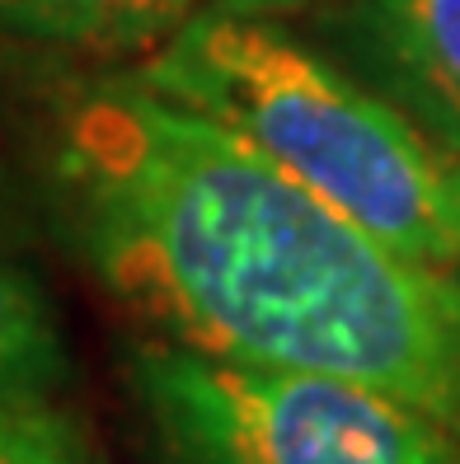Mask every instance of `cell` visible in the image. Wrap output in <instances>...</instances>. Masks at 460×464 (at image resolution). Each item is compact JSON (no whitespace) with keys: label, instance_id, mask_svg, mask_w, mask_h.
I'll use <instances>...</instances> for the list:
<instances>
[{"label":"cell","instance_id":"cell-1","mask_svg":"<svg viewBox=\"0 0 460 464\" xmlns=\"http://www.w3.org/2000/svg\"><path fill=\"white\" fill-rule=\"evenodd\" d=\"M71 230L160 343L376 385L460 436V282L146 85L75 99L57 136Z\"/></svg>","mask_w":460,"mask_h":464},{"label":"cell","instance_id":"cell-2","mask_svg":"<svg viewBox=\"0 0 460 464\" xmlns=\"http://www.w3.org/2000/svg\"><path fill=\"white\" fill-rule=\"evenodd\" d=\"M137 85L221 122L395 254L460 272V150L254 14H188Z\"/></svg>","mask_w":460,"mask_h":464},{"label":"cell","instance_id":"cell-3","mask_svg":"<svg viewBox=\"0 0 460 464\" xmlns=\"http://www.w3.org/2000/svg\"><path fill=\"white\" fill-rule=\"evenodd\" d=\"M160 464H460L432 413L343 375L226 362L174 343L127 357Z\"/></svg>","mask_w":460,"mask_h":464},{"label":"cell","instance_id":"cell-4","mask_svg":"<svg viewBox=\"0 0 460 464\" xmlns=\"http://www.w3.org/2000/svg\"><path fill=\"white\" fill-rule=\"evenodd\" d=\"M371 34L404 108L460 150V0H376Z\"/></svg>","mask_w":460,"mask_h":464},{"label":"cell","instance_id":"cell-5","mask_svg":"<svg viewBox=\"0 0 460 464\" xmlns=\"http://www.w3.org/2000/svg\"><path fill=\"white\" fill-rule=\"evenodd\" d=\"M66 380L62 338L43 295L29 277L0 258V408H38L47 413L52 394Z\"/></svg>","mask_w":460,"mask_h":464},{"label":"cell","instance_id":"cell-6","mask_svg":"<svg viewBox=\"0 0 460 464\" xmlns=\"http://www.w3.org/2000/svg\"><path fill=\"white\" fill-rule=\"evenodd\" d=\"M193 0H0V19L19 34L57 43H142L170 38Z\"/></svg>","mask_w":460,"mask_h":464},{"label":"cell","instance_id":"cell-7","mask_svg":"<svg viewBox=\"0 0 460 464\" xmlns=\"http://www.w3.org/2000/svg\"><path fill=\"white\" fill-rule=\"evenodd\" d=\"M0 464H85L52 413L0 408Z\"/></svg>","mask_w":460,"mask_h":464},{"label":"cell","instance_id":"cell-8","mask_svg":"<svg viewBox=\"0 0 460 464\" xmlns=\"http://www.w3.org/2000/svg\"><path fill=\"white\" fill-rule=\"evenodd\" d=\"M287 5H301V0H216V10H230V14H268Z\"/></svg>","mask_w":460,"mask_h":464},{"label":"cell","instance_id":"cell-9","mask_svg":"<svg viewBox=\"0 0 460 464\" xmlns=\"http://www.w3.org/2000/svg\"><path fill=\"white\" fill-rule=\"evenodd\" d=\"M455 282H460V272H455Z\"/></svg>","mask_w":460,"mask_h":464}]
</instances>
